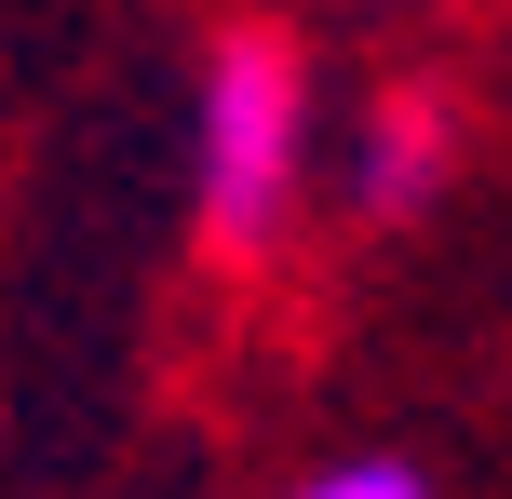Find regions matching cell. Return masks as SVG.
Masks as SVG:
<instances>
[{
	"mask_svg": "<svg viewBox=\"0 0 512 499\" xmlns=\"http://www.w3.org/2000/svg\"><path fill=\"white\" fill-rule=\"evenodd\" d=\"M310 54L297 27H216L189 68V243L216 270H270L310 203Z\"/></svg>",
	"mask_w": 512,
	"mask_h": 499,
	"instance_id": "obj_1",
	"label": "cell"
},
{
	"mask_svg": "<svg viewBox=\"0 0 512 499\" xmlns=\"http://www.w3.org/2000/svg\"><path fill=\"white\" fill-rule=\"evenodd\" d=\"M283 499H432V473L391 459V446H351V459H324V473H297Z\"/></svg>",
	"mask_w": 512,
	"mask_h": 499,
	"instance_id": "obj_3",
	"label": "cell"
},
{
	"mask_svg": "<svg viewBox=\"0 0 512 499\" xmlns=\"http://www.w3.org/2000/svg\"><path fill=\"white\" fill-rule=\"evenodd\" d=\"M445 189H459V108H445L432 81H378L364 122H351V149H337V203H351L364 230H405Z\"/></svg>",
	"mask_w": 512,
	"mask_h": 499,
	"instance_id": "obj_2",
	"label": "cell"
}]
</instances>
